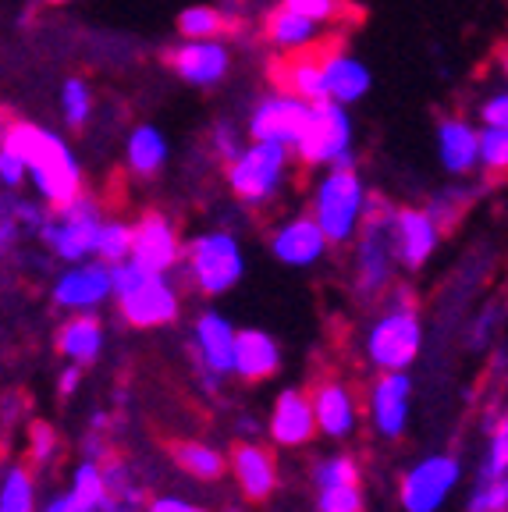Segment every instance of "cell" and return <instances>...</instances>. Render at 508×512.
I'll return each mask as SVG.
<instances>
[{"label": "cell", "mask_w": 508, "mask_h": 512, "mask_svg": "<svg viewBox=\"0 0 508 512\" xmlns=\"http://www.w3.org/2000/svg\"><path fill=\"white\" fill-rule=\"evenodd\" d=\"M413 374L398 370V374H374L359 392L363 402V420L377 441H402L409 434V420H413Z\"/></svg>", "instance_id": "obj_12"}, {"label": "cell", "mask_w": 508, "mask_h": 512, "mask_svg": "<svg viewBox=\"0 0 508 512\" xmlns=\"http://www.w3.org/2000/svg\"><path fill=\"white\" fill-rule=\"evenodd\" d=\"M235 324L214 306H199L185 331V356L192 374H217L231 381V360H235Z\"/></svg>", "instance_id": "obj_15"}, {"label": "cell", "mask_w": 508, "mask_h": 512, "mask_svg": "<svg viewBox=\"0 0 508 512\" xmlns=\"http://www.w3.org/2000/svg\"><path fill=\"white\" fill-rule=\"evenodd\" d=\"M178 274H182L178 285L192 296H228L231 288L246 278V249H242L239 235L228 232V228H203L192 239H185Z\"/></svg>", "instance_id": "obj_6"}, {"label": "cell", "mask_w": 508, "mask_h": 512, "mask_svg": "<svg viewBox=\"0 0 508 512\" xmlns=\"http://www.w3.org/2000/svg\"><path fill=\"white\" fill-rule=\"evenodd\" d=\"M366 200H370V185H366L363 171L324 168V175H320L310 189V207H306V214L317 221L327 246L345 249L356 239L359 224H363Z\"/></svg>", "instance_id": "obj_7"}, {"label": "cell", "mask_w": 508, "mask_h": 512, "mask_svg": "<svg viewBox=\"0 0 508 512\" xmlns=\"http://www.w3.org/2000/svg\"><path fill=\"white\" fill-rule=\"evenodd\" d=\"M263 431L270 438V448H281V452H302V448H310L317 441L313 406L302 384H288V388H281L274 395L267 420H263Z\"/></svg>", "instance_id": "obj_21"}, {"label": "cell", "mask_w": 508, "mask_h": 512, "mask_svg": "<svg viewBox=\"0 0 508 512\" xmlns=\"http://www.w3.org/2000/svg\"><path fill=\"white\" fill-rule=\"evenodd\" d=\"M4 196H8V192H4V189H0V207H4Z\"/></svg>", "instance_id": "obj_54"}, {"label": "cell", "mask_w": 508, "mask_h": 512, "mask_svg": "<svg viewBox=\"0 0 508 512\" xmlns=\"http://www.w3.org/2000/svg\"><path fill=\"white\" fill-rule=\"evenodd\" d=\"M132 246L128 260L153 274H175L185 253V235L164 207H146L132 217Z\"/></svg>", "instance_id": "obj_13"}, {"label": "cell", "mask_w": 508, "mask_h": 512, "mask_svg": "<svg viewBox=\"0 0 508 512\" xmlns=\"http://www.w3.org/2000/svg\"><path fill=\"white\" fill-rule=\"evenodd\" d=\"M285 367V352L278 338L263 328H239L235 331V360H231V381L263 384L274 381Z\"/></svg>", "instance_id": "obj_24"}, {"label": "cell", "mask_w": 508, "mask_h": 512, "mask_svg": "<svg viewBox=\"0 0 508 512\" xmlns=\"http://www.w3.org/2000/svg\"><path fill=\"white\" fill-rule=\"evenodd\" d=\"M178 40H224L228 32H239L217 4H192L178 11Z\"/></svg>", "instance_id": "obj_35"}, {"label": "cell", "mask_w": 508, "mask_h": 512, "mask_svg": "<svg viewBox=\"0 0 508 512\" xmlns=\"http://www.w3.org/2000/svg\"><path fill=\"white\" fill-rule=\"evenodd\" d=\"M320 50V47H317ZM317 50H306V54H285L274 61L270 68V79L274 89L281 93H292L306 104H320L324 100V86H320V61Z\"/></svg>", "instance_id": "obj_30"}, {"label": "cell", "mask_w": 508, "mask_h": 512, "mask_svg": "<svg viewBox=\"0 0 508 512\" xmlns=\"http://www.w3.org/2000/svg\"><path fill=\"white\" fill-rule=\"evenodd\" d=\"M29 399H25L22 392H11V395H4L0 399V427L4 431H18V427H25L29 424Z\"/></svg>", "instance_id": "obj_46"}, {"label": "cell", "mask_w": 508, "mask_h": 512, "mask_svg": "<svg viewBox=\"0 0 508 512\" xmlns=\"http://www.w3.org/2000/svg\"><path fill=\"white\" fill-rule=\"evenodd\" d=\"M313 406V424H317V438L345 445L359 434L363 427V402H359V388L338 370H324L310 381L306 388Z\"/></svg>", "instance_id": "obj_10"}, {"label": "cell", "mask_w": 508, "mask_h": 512, "mask_svg": "<svg viewBox=\"0 0 508 512\" xmlns=\"http://www.w3.org/2000/svg\"><path fill=\"white\" fill-rule=\"evenodd\" d=\"M40 4H47V8H64V4H72V0H40Z\"/></svg>", "instance_id": "obj_51"}, {"label": "cell", "mask_w": 508, "mask_h": 512, "mask_svg": "<svg viewBox=\"0 0 508 512\" xmlns=\"http://www.w3.org/2000/svg\"><path fill=\"white\" fill-rule=\"evenodd\" d=\"M68 495L75 498L82 512H100V505L107 502V480H104V470L96 459H79L68 473Z\"/></svg>", "instance_id": "obj_37"}, {"label": "cell", "mask_w": 508, "mask_h": 512, "mask_svg": "<svg viewBox=\"0 0 508 512\" xmlns=\"http://www.w3.org/2000/svg\"><path fill=\"white\" fill-rule=\"evenodd\" d=\"M494 480H508V420H498L487 431L473 484H494Z\"/></svg>", "instance_id": "obj_38"}, {"label": "cell", "mask_w": 508, "mask_h": 512, "mask_svg": "<svg viewBox=\"0 0 508 512\" xmlns=\"http://www.w3.org/2000/svg\"><path fill=\"white\" fill-rule=\"evenodd\" d=\"M167 160H171V143H167L164 128L153 121H139L125 132V171L139 182H153L164 175Z\"/></svg>", "instance_id": "obj_28"}, {"label": "cell", "mask_w": 508, "mask_h": 512, "mask_svg": "<svg viewBox=\"0 0 508 512\" xmlns=\"http://www.w3.org/2000/svg\"><path fill=\"white\" fill-rule=\"evenodd\" d=\"M57 111L68 132H86L96 118V89L82 75H68L57 89Z\"/></svg>", "instance_id": "obj_33"}, {"label": "cell", "mask_w": 508, "mask_h": 512, "mask_svg": "<svg viewBox=\"0 0 508 512\" xmlns=\"http://www.w3.org/2000/svg\"><path fill=\"white\" fill-rule=\"evenodd\" d=\"M388 239H391V253H395L398 271L416 274L437 256L445 235H441L434 217L423 207H416V203H391Z\"/></svg>", "instance_id": "obj_18"}, {"label": "cell", "mask_w": 508, "mask_h": 512, "mask_svg": "<svg viewBox=\"0 0 508 512\" xmlns=\"http://www.w3.org/2000/svg\"><path fill=\"white\" fill-rule=\"evenodd\" d=\"M40 509V477L25 459L0 463V512H36Z\"/></svg>", "instance_id": "obj_32"}, {"label": "cell", "mask_w": 508, "mask_h": 512, "mask_svg": "<svg viewBox=\"0 0 508 512\" xmlns=\"http://www.w3.org/2000/svg\"><path fill=\"white\" fill-rule=\"evenodd\" d=\"M0 189L4 192L25 189V164L18 160V153L8 150V146H0Z\"/></svg>", "instance_id": "obj_47"}, {"label": "cell", "mask_w": 508, "mask_h": 512, "mask_svg": "<svg viewBox=\"0 0 508 512\" xmlns=\"http://www.w3.org/2000/svg\"><path fill=\"white\" fill-rule=\"evenodd\" d=\"M8 118H11L8 111H0V132H4V125H8Z\"/></svg>", "instance_id": "obj_52"}, {"label": "cell", "mask_w": 508, "mask_h": 512, "mask_svg": "<svg viewBox=\"0 0 508 512\" xmlns=\"http://www.w3.org/2000/svg\"><path fill=\"white\" fill-rule=\"evenodd\" d=\"M143 512H210L207 505L192 502L185 495H150L143 505Z\"/></svg>", "instance_id": "obj_48"}, {"label": "cell", "mask_w": 508, "mask_h": 512, "mask_svg": "<svg viewBox=\"0 0 508 512\" xmlns=\"http://www.w3.org/2000/svg\"><path fill=\"white\" fill-rule=\"evenodd\" d=\"M498 328H501V303L494 299V303L480 306L473 317H469L466 324V349L469 352H487L494 345V338H498Z\"/></svg>", "instance_id": "obj_41"}, {"label": "cell", "mask_w": 508, "mask_h": 512, "mask_svg": "<svg viewBox=\"0 0 508 512\" xmlns=\"http://www.w3.org/2000/svg\"><path fill=\"white\" fill-rule=\"evenodd\" d=\"M260 40L267 43L278 57L285 54H306V50H317L327 43V25L313 22V18H302L288 8H270L260 18Z\"/></svg>", "instance_id": "obj_25"}, {"label": "cell", "mask_w": 508, "mask_h": 512, "mask_svg": "<svg viewBox=\"0 0 508 512\" xmlns=\"http://www.w3.org/2000/svg\"><path fill=\"white\" fill-rule=\"evenodd\" d=\"M167 459L196 484H221L228 477V452L207 438H178L167 445Z\"/></svg>", "instance_id": "obj_29"}, {"label": "cell", "mask_w": 508, "mask_h": 512, "mask_svg": "<svg viewBox=\"0 0 508 512\" xmlns=\"http://www.w3.org/2000/svg\"><path fill=\"white\" fill-rule=\"evenodd\" d=\"M437 160L448 178L480 175L477 164V125L466 114H441L437 118Z\"/></svg>", "instance_id": "obj_26"}, {"label": "cell", "mask_w": 508, "mask_h": 512, "mask_svg": "<svg viewBox=\"0 0 508 512\" xmlns=\"http://www.w3.org/2000/svg\"><path fill=\"white\" fill-rule=\"evenodd\" d=\"M313 512H366L363 484H342V488L313 491Z\"/></svg>", "instance_id": "obj_42"}, {"label": "cell", "mask_w": 508, "mask_h": 512, "mask_svg": "<svg viewBox=\"0 0 508 512\" xmlns=\"http://www.w3.org/2000/svg\"><path fill=\"white\" fill-rule=\"evenodd\" d=\"M82 384H86V370L72 367V363H64L61 374H57V399L72 402L75 395L82 392Z\"/></svg>", "instance_id": "obj_50"}, {"label": "cell", "mask_w": 508, "mask_h": 512, "mask_svg": "<svg viewBox=\"0 0 508 512\" xmlns=\"http://www.w3.org/2000/svg\"><path fill=\"white\" fill-rule=\"evenodd\" d=\"M160 64L192 89H217L235 68L228 40H175L160 50Z\"/></svg>", "instance_id": "obj_16"}, {"label": "cell", "mask_w": 508, "mask_h": 512, "mask_svg": "<svg viewBox=\"0 0 508 512\" xmlns=\"http://www.w3.org/2000/svg\"><path fill=\"white\" fill-rule=\"evenodd\" d=\"M388 214H391L388 196L370 192L363 224H359L356 239L345 246L349 249V296L359 310H374L388 296V288L398 281V274H402L395 264V253H391Z\"/></svg>", "instance_id": "obj_3"}, {"label": "cell", "mask_w": 508, "mask_h": 512, "mask_svg": "<svg viewBox=\"0 0 508 512\" xmlns=\"http://www.w3.org/2000/svg\"><path fill=\"white\" fill-rule=\"evenodd\" d=\"M278 4L302 18H313L320 25H331L345 15V0H278Z\"/></svg>", "instance_id": "obj_44"}, {"label": "cell", "mask_w": 508, "mask_h": 512, "mask_svg": "<svg viewBox=\"0 0 508 512\" xmlns=\"http://www.w3.org/2000/svg\"><path fill=\"white\" fill-rule=\"evenodd\" d=\"M306 118H310V104L299 100L292 93H281V89H267L253 100L246 114V132L249 143H274L292 150L299 143L302 128H306Z\"/></svg>", "instance_id": "obj_17"}, {"label": "cell", "mask_w": 508, "mask_h": 512, "mask_svg": "<svg viewBox=\"0 0 508 512\" xmlns=\"http://www.w3.org/2000/svg\"><path fill=\"white\" fill-rule=\"evenodd\" d=\"M292 157L299 168H359L356 153V121L349 107H338L331 100L310 104V118L302 128L299 143L292 146Z\"/></svg>", "instance_id": "obj_8"}, {"label": "cell", "mask_w": 508, "mask_h": 512, "mask_svg": "<svg viewBox=\"0 0 508 512\" xmlns=\"http://www.w3.org/2000/svg\"><path fill=\"white\" fill-rule=\"evenodd\" d=\"M249 139H246V132H242V125L235 118H214L210 121V128H207V150H210V157L217 160V164H228L235 153L246 146Z\"/></svg>", "instance_id": "obj_40"}, {"label": "cell", "mask_w": 508, "mask_h": 512, "mask_svg": "<svg viewBox=\"0 0 508 512\" xmlns=\"http://www.w3.org/2000/svg\"><path fill=\"white\" fill-rule=\"evenodd\" d=\"M423 342H427V328H423L420 292L409 281H395L388 296L366 317L359 356L370 374H398V370H413Z\"/></svg>", "instance_id": "obj_2"}, {"label": "cell", "mask_w": 508, "mask_h": 512, "mask_svg": "<svg viewBox=\"0 0 508 512\" xmlns=\"http://www.w3.org/2000/svg\"><path fill=\"white\" fill-rule=\"evenodd\" d=\"M50 306L54 313H100L111 303V267L100 260H79V264H61L50 274Z\"/></svg>", "instance_id": "obj_14"}, {"label": "cell", "mask_w": 508, "mask_h": 512, "mask_svg": "<svg viewBox=\"0 0 508 512\" xmlns=\"http://www.w3.org/2000/svg\"><path fill=\"white\" fill-rule=\"evenodd\" d=\"M469 512H508V480L473 484V491H469Z\"/></svg>", "instance_id": "obj_45"}, {"label": "cell", "mask_w": 508, "mask_h": 512, "mask_svg": "<svg viewBox=\"0 0 508 512\" xmlns=\"http://www.w3.org/2000/svg\"><path fill=\"white\" fill-rule=\"evenodd\" d=\"M267 249L281 267H292V271H310V267L324 264L327 253H331L324 232H320L317 221H313L306 210L288 214L270 224Z\"/></svg>", "instance_id": "obj_19"}, {"label": "cell", "mask_w": 508, "mask_h": 512, "mask_svg": "<svg viewBox=\"0 0 508 512\" xmlns=\"http://www.w3.org/2000/svg\"><path fill=\"white\" fill-rule=\"evenodd\" d=\"M54 352L79 370H93L107 352V324L100 313H68L54 328Z\"/></svg>", "instance_id": "obj_23"}, {"label": "cell", "mask_w": 508, "mask_h": 512, "mask_svg": "<svg viewBox=\"0 0 508 512\" xmlns=\"http://www.w3.org/2000/svg\"><path fill=\"white\" fill-rule=\"evenodd\" d=\"M299 168L292 150L274 143H246L221 168L224 189L231 192L235 207L260 217L281 203V196L292 185V171Z\"/></svg>", "instance_id": "obj_5"}, {"label": "cell", "mask_w": 508, "mask_h": 512, "mask_svg": "<svg viewBox=\"0 0 508 512\" xmlns=\"http://www.w3.org/2000/svg\"><path fill=\"white\" fill-rule=\"evenodd\" d=\"M480 175L501 178L508 171V128H477Z\"/></svg>", "instance_id": "obj_39"}, {"label": "cell", "mask_w": 508, "mask_h": 512, "mask_svg": "<svg viewBox=\"0 0 508 512\" xmlns=\"http://www.w3.org/2000/svg\"><path fill=\"white\" fill-rule=\"evenodd\" d=\"M104 217H107V203L100 200L93 189H82L75 200L50 210L40 235H36V246H40L54 264L93 260L96 228H100Z\"/></svg>", "instance_id": "obj_9"}, {"label": "cell", "mask_w": 508, "mask_h": 512, "mask_svg": "<svg viewBox=\"0 0 508 512\" xmlns=\"http://www.w3.org/2000/svg\"><path fill=\"white\" fill-rule=\"evenodd\" d=\"M487 192H491V178H452L448 185H441V189L434 192L427 200V214L434 217V224L441 228V235H452L455 228H459L462 221H466V214L473 207H477L480 200H484Z\"/></svg>", "instance_id": "obj_27"}, {"label": "cell", "mask_w": 508, "mask_h": 512, "mask_svg": "<svg viewBox=\"0 0 508 512\" xmlns=\"http://www.w3.org/2000/svg\"><path fill=\"white\" fill-rule=\"evenodd\" d=\"M231 431H235V441H260L263 438V416L249 413V409H239L231 416Z\"/></svg>", "instance_id": "obj_49"}, {"label": "cell", "mask_w": 508, "mask_h": 512, "mask_svg": "<svg viewBox=\"0 0 508 512\" xmlns=\"http://www.w3.org/2000/svg\"><path fill=\"white\" fill-rule=\"evenodd\" d=\"M228 477L249 505H267L281 488L278 452L263 441H235L228 448Z\"/></svg>", "instance_id": "obj_20"}, {"label": "cell", "mask_w": 508, "mask_h": 512, "mask_svg": "<svg viewBox=\"0 0 508 512\" xmlns=\"http://www.w3.org/2000/svg\"><path fill=\"white\" fill-rule=\"evenodd\" d=\"M466 477V463L459 452H430L416 459L398 480V505L405 512H441L455 488Z\"/></svg>", "instance_id": "obj_11"}, {"label": "cell", "mask_w": 508, "mask_h": 512, "mask_svg": "<svg viewBox=\"0 0 508 512\" xmlns=\"http://www.w3.org/2000/svg\"><path fill=\"white\" fill-rule=\"evenodd\" d=\"M310 488H342V484H363V463H359L356 452L349 448H334V452H324V456L310 459Z\"/></svg>", "instance_id": "obj_34"}, {"label": "cell", "mask_w": 508, "mask_h": 512, "mask_svg": "<svg viewBox=\"0 0 508 512\" xmlns=\"http://www.w3.org/2000/svg\"><path fill=\"white\" fill-rule=\"evenodd\" d=\"M224 512H246V509H235V505H228V509H224Z\"/></svg>", "instance_id": "obj_53"}, {"label": "cell", "mask_w": 508, "mask_h": 512, "mask_svg": "<svg viewBox=\"0 0 508 512\" xmlns=\"http://www.w3.org/2000/svg\"><path fill=\"white\" fill-rule=\"evenodd\" d=\"M128 246H132V224L128 217L107 210V217L96 228V242H93V260L107 267H118L128 260Z\"/></svg>", "instance_id": "obj_36"}, {"label": "cell", "mask_w": 508, "mask_h": 512, "mask_svg": "<svg viewBox=\"0 0 508 512\" xmlns=\"http://www.w3.org/2000/svg\"><path fill=\"white\" fill-rule=\"evenodd\" d=\"M477 128H508V89L505 82L480 96L477 104Z\"/></svg>", "instance_id": "obj_43"}, {"label": "cell", "mask_w": 508, "mask_h": 512, "mask_svg": "<svg viewBox=\"0 0 508 512\" xmlns=\"http://www.w3.org/2000/svg\"><path fill=\"white\" fill-rule=\"evenodd\" d=\"M317 61H320L324 100H331V104H338V107H352L370 96L374 75H370V68H366L352 50H345L338 40H327L324 47L317 50Z\"/></svg>", "instance_id": "obj_22"}, {"label": "cell", "mask_w": 508, "mask_h": 512, "mask_svg": "<svg viewBox=\"0 0 508 512\" xmlns=\"http://www.w3.org/2000/svg\"><path fill=\"white\" fill-rule=\"evenodd\" d=\"M111 303L125 328L160 331L175 328L185 313V288L171 274H153L132 260L111 267Z\"/></svg>", "instance_id": "obj_4"}, {"label": "cell", "mask_w": 508, "mask_h": 512, "mask_svg": "<svg viewBox=\"0 0 508 512\" xmlns=\"http://www.w3.org/2000/svg\"><path fill=\"white\" fill-rule=\"evenodd\" d=\"M0 146L18 153V160L25 164V185H32L36 200L47 210L64 207L86 189V168H82L79 153L50 125L8 118L0 132Z\"/></svg>", "instance_id": "obj_1"}, {"label": "cell", "mask_w": 508, "mask_h": 512, "mask_svg": "<svg viewBox=\"0 0 508 512\" xmlns=\"http://www.w3.org/2000/svg\"><path fill=\"white\" fill-rule=\"evenodd\" d=\"M64 434L57 431L50 420L29 416V424L22 427V459L36 477L57 470L64 463Z\"/></svg>", "instance_id": "obj_31"}]
</instances>
